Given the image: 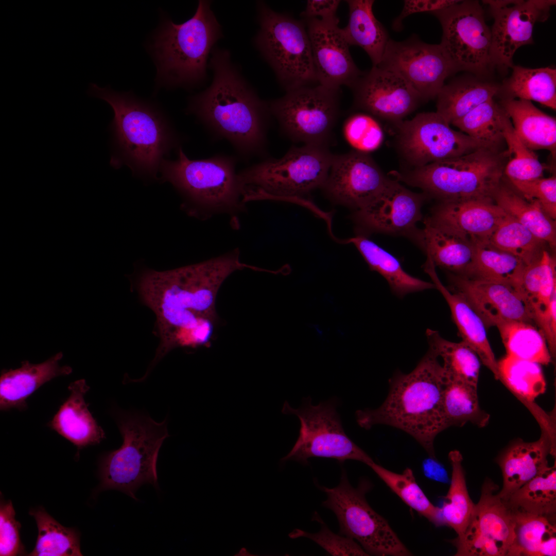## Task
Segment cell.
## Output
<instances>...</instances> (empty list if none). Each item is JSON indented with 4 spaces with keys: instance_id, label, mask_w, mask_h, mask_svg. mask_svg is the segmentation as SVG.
Listing matches in <instances>:
<instances>
[{
    "instance_id": "6da1fadb",
    "label": "cell",
    "mask_w": 556,
    "mask_h": 556,
    "mask_svg": "<svg viewBox=\"0 0 556 556\" xmlns=\"http://www.w3.org/2000/svg\"><path fill=\"white\" fill-rule=\"evenodd\" d=\"M209 64L212 83L191 98L188 111L214 138L228 141L241 157L264 156L271 115L267 102L244 79L227 50L213 48Z\"/></svg>"
},
{
    "instance_id": "7a4b0ae2",
    "label": "cell",
    "mask_w": 556,
    "mask_h": 556,
    "mask_svg": "<svg viewBox=\"0 0 556 556\" xmlns=\"http://www.w3.org/2000/svg\"><path fill=\"white\" fill-rule=\"evenodd\" d=\"M438 358L429 349L410 373L396 372L379 407L356 411L358 425L367 430L376 425L399 429L413 437L429 456L436 457L435 439L446 429L442 398L447 378Z\"/></svg>"
},
{
    "instance_id": "3957f363",
    "label": "cell",
    "mask_w": 556,
    "mask_h": 556,
    "mask_svg": "<svg viewBox=\"0 0 556 556\" xmlns=\"http://www.w3.org/2000/svg\"><path fill=\"white\" fill-rule=\"evenodd\" d=\"M245 265L235 251L171 270L150 271L139 283V292L155 314L158 325L177 328L204 318H217L218 290L233 272Z\"/></svg>"
},
{
    "instance_id": "277c9868",
    "label": "cell",
    "mask_w": 556,
    "mask_h": 556,
    "mask_svg": "<svg viewBox=\"0 0 556 556\" xmlns=\"http://www.w3.org/2000/svg\"><path fill=\"white\" fill-rule=\"evenodd\" d=\"M90 96L106 101L114 112L111 132L110 165H127L133 172L155 176L167 154L178 146L179 139L164 115L153 106L109 86L91 83Z\"/></svg>"
},
{
    "instance_id": "5b68a950",
    "label": "cell",
    "mask_w": 556,
    "mask_h": 556,
    "mask_svg": "<svg viewBox=\"0 0 556 556\" xmlns=\"http://www.w3.org/2000/svg\"><path fill=\"white\" fill-rule=\"evenodd\" d=\"M506 161L504 151L482 147L408 171L392 172V175L398 182L420 188L428 197L440 201H494Z\"/></svg>"
},
{
    "instance_id": "8992f818",
    "label": "cell",
    "mask_w": 556,
    "mask_h": 556,
    "mask_svg": "<svg viewBox=\"0 0 556 556\" xmlns=\"http://www.w3.org/2000/svg\"><path fill=\"white\" fill-rule=\"evenodd\" d=\"M116 418L123 443L101 457L99 489L118 490L137 500L135 494L141 485L158 486L156 464L161 445L169 436L167 421L157 422L134 412H117Z\"/></svg>"
},
{
    "instance_id": "52a82bcc",
    "label": "cell",
    "mask_w": 556,
    "mask_h": 556,
    "mask_svg": "<svg viewBox=\"0 0 556 556\" xmlns=\"http://www.w3.org/2000/svg\"><path fill=\"white\" fill-rule=\"evenodd\" d=\"M210 5L208 1H199L189 20L180 24L171 21L164 23L152 46L160 78L183 86L205 79L209 54L222 36Z\"/></svg>"
},
{
    "instance_id": "ba28073f",
    "label": "cell",
    "mask_w": 556,
    "mask_h": 556,
    "mask_svg": "<svg viewBox=\"0 0 556 556\" xmlns=\"http://www.w3.org/2000/svg\"><path fill=\"white\" fill-rule=\"evenodd\" d=\"M328 146L292 147L280 159L269 158L238 173L242 202L294 200L322 187L334 159Z\"/></svg>"
},
{
    "instance_id": "9c48e42d",
    "label": "cell",
    "mask_w": 556,
    "mask_h": 556,
    "mask_svg": "<svg viewBox=\"0 0 556 556\" xmlns=\"http://www.w3.org/2000/svg\"><path fill=\"white\" fill-rule=\"evenodd\" d=\"M259 29L255 44L287 91L318 83L304 22L257 3Z\"/></svg>"
},
{
    "instance_id": "30bf717a",
    "label": "cell",
    "mask_w": 556,
    "mask_h": 556,
    "mask_svg": "<svg viewBox=\"0 0 556 556\" xmlns=\"http://www.w3.org/2000/svg\"><path fill=\"white\" fill-rule=\"evenodd\" d=\"M175 161L164 159L160 170L190 200L214 211L239 210L243 204L242 188L235 168L236 159L218 154L190 160L182 148Z\"/></svg>"
},
{
    "instance_id": "8fae6325",
    "label": "cell",
    "mask_w": 556,
    "mask_h": 556,
    "mask_svg": "<svg viewBox=\"0 0 556 556\" xmlns=\"http://www.w3.org/2000/svg\"><path fill=\"white\" fill-rule=\"evenodd\" d=\"M370 488L364 480L354 488L343 470L337 486H320L327 495L322 506L336 515L339 534L358 543L369 555H412L388 522L368 503L365 494Z\"/></svg>"
},
{
    "instance_id": "7c38bea8",
    "label": "cell",
    "mask_w": 556,
    "mask_h": 556,
    "mask_svg": "<svg viewBox=\"0 0 556 556\" xmlns=\"http://www.w3.org/2000/svg\"><path fill=\"white\" fill-rule=\"evenodd\" d=\"M310 397L305 398L297 409L287 401L283 405L282 413L297 416L300 428L294 446L281 461L293 460L306 465L311 457L334 459L341 463L353 460L367 465L373 461L346 435L335 401L330 399L317 405H312Z\"/></svg>"
},
{
    "instance_id": "4fadbf2b",
    "label": "cell",
    "mask_w": 556,
    "mask_h": 556,
    "mask_svg": "<svg viewBox=\"0 0 556 556\" xmlns=\"http://www.w3.org/2000/svg\"><path fill=\"white\" fill-rule=\"evenodd\" d=\"M340 89L317 83L267 102L282 132L292 141L328 146L340 111Z\"/></svg>"
},
{
    "instance_id": "5bb4252c",
    "label": "cell",
    "mask_w": 556,
    "mask_h": 556,
    "mask_svg": "<svg viewBox=\"0 0 556 556\" xmlns=\"http://www.w3.org/2000/svg\"><path fill=\"white\" fill-rule=\"evenodd\" d=\"M442 29L440 44L455 72L466 71L483 75L492 68L491 29L478 1H460L446 9L431 13Z\"/></svg>"
},
{
    "instance_id": "9a60e30c",
    "label": "cell",
    "mask_w": 556,
    "mask_h": 556,
    "mask_svg": "<svg viewBox=\"0 0 556 556\" xmlns=\"http://www.w3.org/2000/svg\"><path fill=\"white\" fill-rule=\"evenodd\" d=\"M395 125L398 149L414 168L488 147L460 131L453 129L436 112L420 113Z\"/></svg>"
},
{
    "instance_id": "2e32d148",
    "label": "cell",
    "mask_w": 556,
    "mask_h": 556,
    "mask_svg": "<svg viewBox=\"0 0 556 556\" xmlns=\"http://www.w3.org/2000/svg\"><path fill=\"white\" fill-rule=\"evenodd\" d=\"M491 480L482 485L464 532L452 540L457 556H510L515 541L512 512Z\"/></svg>"
},
{
    "instance_id": "e0dca14e",
    "label": "cell",
    "mask_w": 556,
    "mask_h": 556,
    "mask_svg": "<svg viewBox=\"0 0 556 556\" xmlns=\"http://www.w3.org/2000/svg\"><path fill=\"white\" fill-rule=\"evenodd\" d=\"M404 78L423 101L436 98L447 77L456 73L441 45L412 35L402 41L390 39L377 65Z\"/></svg>"
},
{
    "instance_id": "ac0fdd59",
    "label": "cell",
    "mask_w": 556,
    "mask_h": 556,
    "mask_svg": "<svg viewBox=\"0 0 556 556\" xmlns=\"http://www.w3.org/2000/svg\"><path fill=\"white\" fill-rule=\"evenodd\" d=\"M489 5L494 23L491 29L492 67L514 65L513 58L520 47L533 44L534 26L546 21L553 0L482 1Z\"/></svg>"
},
{
    "instance_id": "d6986e66",
    "label": "cell",
    "mask_w": 556,
    "mask_h": 556,
    "mask_svg": "<svg viewBox=\"0 0 556 556\" xmlns=\"http://www.w3.org/2000/svg\"><path fill=\"white\" fill-rule=\"evenodd\" d=\"M350 88L355 108L395 125L404 120L423 101L401 76L378 66L363 72Z\"/></svg>"
},
{
    "instance_id": "ffe728a7",
    "label": "cell",
    "mask_w": 556,
    "mask_h": 556,
    "mask_svg": "<svg viewBox=\"0 0 556 556\" xmlns=\"http://www.w3.org/2000/svg\"><path fill=\"white\" fill-rule=\"evenodd\" d=\"M427 197L390 179L377 197L356 210L355 219L368 231L413 237L419 242L421 231L416 226L422 219L421 208Z\"/></svg>"
},
{
    "instance_id": "44dd1931",
    "label": "cell",
    "mask_w": 556,
    "mask_h": 556,
    "mask_svg": "<svg viewBox=\"0 0 556 556\" xmlns=\"http://www.w3.org/2000/svg\"><path fill=\"white\" fill-rule=\"evenodd\" d=\"M449 280L448 289L470 305L486 328L512 321L534 324L530 308L520 289L500 282L451 273Z\"/></svg>"
},
{
    "instance_id": "7402d4cb",
    "label": "cell",
    "mask_w": 556,
    "mask_h": 556,
    "mask_svg": "<svg viewBox=\"0 0 556 556\" xmlns=\"http://www.w3.org/2000/svg\"><path fill=\"white\" fill-rule=\"evenodd\" d=\"M389 180L368 153L353 150L334 155L322 188L334 202L356 210L377 197Z\"/></svg>"
},
{
    "instance_id": "603a6c76",
    "label": "cell",
    "mask_w": 556,
    "mask_h": 556,
    "mask_svg": "<svg viewBox=\"0 0 556 556\" xmlns=\"http://www.w3.org/2000/svg\"><path fill=\"white\" fill-rule=\"evenodd\" d=\"M309 36L317 83L333 89L350 88L363 72L356 65L339 21L303 20Z\"/></svg>"
},
{
    "instance_id": "cb8c5ba5",
    "label": "cell",
    "mask_w": 556,
    "mask_h": 556,
    "mask_svg": "<svg viewBox=\"0 0 556 556\" xmlns=\"http://www.w3.org/2000/svg\"><path fill=\"white\" fill-rule=\"evenodd\" d=\"M506 213L493 200H461L440 201L427 218L464 235L475 243L486 242Z\"/></svg>"
},
{
    "instance_id": "d4e9b609",
    "label": "cell",
    "mask_w": 556,
    "mask_h": 556,
    "mask_svg": "<svg viewBox=\"0 0 556 556\" xmlns=\"http://www.w3.org/2000/svg\"><path fill=\"white\" fill-rule=\"evenodd\" d=\"M549 454L555 457V445L544 428L535 441L519 439L511 443L498 460L503 478L499 496L506 500L522 485L549 469Z\"/></svg>"
},
{
    "instance_id": "484cf974",
    "label": "cell",
    "mask_w": 556,
    "mask_h": 556,
    "mask_svg": "<svg viewBox=\"0 0 556 556\" xmlns=\"http://www.w3.org/2000/svg\"><path fill=\"white\" fill-rule=\"evenodd\" d=\"M425 271L429 275L437 289L447 303L451 318L456 324L462 341L477 354L482 362L499 380L498 361L490 344L483 320L470 305L459 294L452 292L441 282L435 266L427 257Z\"/></svg>"
},
{
    "instance_id": "4316f807",
    "label": "cell",
    "mask_w": 556,
    "mask_h": 556,
    "mask_svg": "<svg viewBox=\"0 0 556 556\" xmlns=\"http://www.w3.org/2000/svg\"><path fill=\"white\" fill-rule=\"evenodd\" d=\"M63 354L59 352L40 363L27 360L15 369L3 370L0 377V409L12 408L24 410L27 407L28 397L45 383L53 378L72 372L68 366H60Z\"/></svg>"
},
{
    "instance_id": "83f0119b",
    "label": "cell",
    "mask_w": 556,
    "mask_h": 556,
    "mask_svg": "<svg viewBox=\"0 0 556 556\" xmlns=\"http://www.w3.org/2000/svg\"><path fill=\"white\" fill-rule=\"evenodd\" d=\"M84 379L72 383L70 394L60 406L48 426L70 441L78 450L99 443L105 433L88 409L84 395L89 390Z\"/></svg>"
},
{
    "instance_id": "f1b7e54d",
    "label": "cell",
    "mask_w": 556,
    "mask_h": 556,
    "mask_svg": "<svg viewBox=\"0 0 556 556\" xmlns=\"http://www.w3.org/2000/svg\"><path fill=\"white\" fill-rule=\"evenodd\" d=\"M420 244L434 265L450 273L468 276L474 258L475 242L466 236L431 223L426 218Z\"/></svg>"
},
{
    "instance_id": "f546056e",
    "label": "cell",
    "mask_w": 556,
    "mask_h": 556,
    "mask_svg": "<svg viewBox=\"0 0 556 556\" xmlns=\"http://www.w3.org/2000/svg\"><path fill=\"white\" fill-rule=\"evenodd\" d=\"M500 106L509 117L516 134L530 149H545L552 157L556 152V120L531 101L502 99Z\"/></svg>"
},
{
    "instance_id": "4dcf8cb0",
    "label": "cell",
    "mask_w": 556,
    "mask_h": 556,
    "mask_svg": "<svg viewBox=\"0 0 556 556\" xmlns=\"http://www.w3.org/2000/svg\"><path fill=\"white\" fill-rule=\"evenodd\" d=\"M499 87L474 77H457L445 84L438 94L436 112L452 125L480 104L494 98Z\"/></svg>"
},
{
    "instance_id": "1f68e13d",
    "label": "cell",
    "mask_w": 556,
    "mask_h": 556,
    "mask_svg": "<svg viewBox=\"0 0 556 556\" xmlns=\"http://www.w3.org/2000/svg\"><path fill=\"white\" fill-rule=\"evenodd\" d=\"M349 9L347 25L341 28L348 43L362 48L368 54L372 66L381 62L386 46L390 39L382 24L373 12V0H348Z\"/></svg>"
},
{
    "instance_id": "d6a6232c",
    "label": "cell",
    "mask_w": 556,
    "mask_h": 556,
    "mask_svg": "<svg viewBox=\"0 0 556 556\" xmlns=\"http://www.w3.org/2000/svg\"><path fill=\"white\" fill-rule=\"evenodd\" d=\"M368 264L370 269L380 274L397 297L435 288L433 283L413 276L403 268L397 258L363 235L350 239Z\"/></svg>"
},
{
    "instance_id": "836d02e7",
    "label": "cell",
    "mask_w": 556,
    "mask_h": 556,
    "mask_svg": "<svg viewBox=\"0 0 556 556\" xmlns=\"http://www.w3.org/2000/svg\"><path fill=\"white\" fill-rule=\"evenodd\" d=\"M510 76L500 85L502 99H520L538 102L556 109V69L531 68L514 65Z\"/></svg>"
},
{
    "instance_id": "e575fe53",
    "label": "cell",
    "mask_w": 556,
    "mask_h": 556,
    "mask_svg": "<svg viewBox=\"0 0 556 556\" xmlns=\"http://www.w3.org/2000/svg\"><path fill=\"white\" fill-rule=\"evenodd\" d=\"M511 511L515 541L510 556H555V521L543 516Z\"/></svg>"
},
{
    "instance_id": "d590c367",
    "label": "cell",
    "mask_w": 556,
    "mask_h": 556,
    "mask_svg": "<svg viewBox=\"0 0 556 556\" xmlns=\"http://www.w3.org/2000/svg\"><path fill=\"white\" fill-rule=\"evenodd\" d=\"M493 199L506 214L529 229L536 237L551 248L555 247V223L544 212L537 201L528 200L515 189L501 183Z\"/></svg>"
},
{
    "instance_id": "8d00e7d4",
    "label": "cell",
    "mask_w": 556,
    "mask_h": 556,
    "mask_svg": "<svg viewBox=\"0 0 556 556\" xmlns=\"http://www.w3.org/2000/svg\"><path fill=\"white\" fill-rule=\"evenodd\" d=\"M426 335L429 349L443 360L447 379L477 387L481 361L475 352L464 341L447 340L436 331L427 329Z\"/></svg>"
},
{
    "instance_id": "74e56055",
    "label": "cell",
    "mask_w": 556,
    "mask_h": 556,
    "mask_svg": "<svg viewBox=\"0 0 556 556\" xmlns=\"http://www.w3.org/2000/svg\"><path fill=\"white\" fill-rule=\"evenodd\" d=\"M442 413L445 428L462 427L471 423L478 427L486 426L490 414L479 405L477 387L447 379L442 398Z\"/></svg>"
},
{
    "instance_id": "f35d334b",
    "label": "cell",
    "mask_w": 556,
    "mask_h": 556,
    "mask_svg": "<svg viewBox=\"0 0 556 556\" xmlns=\"http://www.w3.org/2000/svg\"><path fill=\"white\" fill-rule=\"evenodd\" d=\"M475 246L473 264L466 276L500 282L520 289L527 266L522 260L493 247L489 241L477 242Z\"/></svg>"
},
{
    "instance_id": "ab89813d",
    "label": "cell",
    "mask_w": 556,
    "mask_h": 556,
    "mask_svg": "<svg viewBox=\"0 0 556 556\" xmlns=\"http://www.w3.org/2000/svg\"><path fill=\"white\" fill-rule=\"evenodd\" d=\"M448 459L451 467L450 483L446 501L439 507V514L441 526L452 528L460 536L470 521L475 503L467 490L461 453L457 450L450 451Z\"/></svg>"
},
{
    "instance_id": "60d3db41",
    "label": "cell",
    "mask_w": 556,
    "mask_h": 556,
    "mask_svg": "<svg viewBox=\"0 0 556 556\" xmlns=\"http://www.w3.org/2000/svg\"><path fill=\"white\" fill-rule=\"evenodd\" d=\"M556 464L522 485L505 500L512 510L555 521Z\"/></svg>"
},
{
    "instance_id": "b9f144b4",
    "label": "cell",
    "mask_w": 556,
    "mask_h": 556,
    "mask_svg": "<svg viewBox=\"0 0 556 556\" xmlns=\"http://www.w3.org/2000/svg\"><path fill=\"white\" fill-rule=\"evenodd\" d=\"M507 355L520 359L548 365L552 359L546 338L534 324L507 321L496 326Z\"/></svg>"
},
{
    "instance_id": "7bdbcfd3",
    "label": "cell",
    "mask_w": 556,
    "mask_h": 556,
    "mask_svg": "<svg viewBox=\"0 0 556 556\" xmlns=\"http://www.w3.org/2000/svg\"><path fill=\"white\" fill-rule=\"evenodd\" d=\"M555 273V259L545 250L541 257L527 266L524 271L520 288L530 308L534 323L556 294Z\"/></svg>"
},
{
    "instance_id": "ee69618b",
    "label": "cell",
    "mask_w": 556,
    "mask_h": 556,
    "mask_svg": "<svg viewBox=\"0 0 556 556\" xmlns=\"http://www.w3.org/2000/svg\"><path fill=\"white\" fill-rule=\"evenodd\" d=\"M498 367L499 380L525 405L545 393L546 382L540 364L506 355Z\"/></svg>"
},
{
    "instance_id": "f6af8a7d",
    "label": "cell",
    "mask_w": 556,
    "mask_h": 556,
    "mask_svg": "<svg viewBox=\"0 0 556 556\" xmlns=\"http://www.w3.org/2000/svg\"><path fill=\"white\" fill-rule=\"evenodd\" d=\"M29 514L35 519L38 535L31 556H80V536L77 531L64 527L41 508Z\"/></svg>"
},
{
    "instance_id": "bcb514c9",
    "label": "cell",
    "mask_w": 556,
    "mask_h": 556,
    "mask_svg": "<svg viewBox=\"0 0 556 556\" xmlns=\"http://www.w3.org/2000/svg\"><path fill=\"white\" fill-rule=\"evenodd\" d=\"M505 114L500 105L492 98L480 104L452 125L487 147L500 150V145L505 142L502 119Z\"/></svg>"
},
{
    "instance_id": "7dc6e473",
    "label": "cell",
    "mask_w": 556,
    "mask_h": 556,
    "mask_svg": "<svg viewBox=\"0 0 556 556\" xmlns=\"http://www.w3.org/2000/svg\"><path fill=\"white\" fill-rule=\"evenodd\" d=\"M368 465L384 482L407 506L437 527L441 526L439 507L427 498L416 481L412 470L407 467L395 473L374 461Z\"/></svg>"
},
{
    "instance_id": "c3c4849f",
    "label": "cell",
    "mask_w": 556,
    "mask_h": 556,
    "mask_svg": "<svg viewBox=\"0 0 556 556\" xmlns=\"http://www.w3.org/2000/svg\"><path fill=\"white\" fill-rule=\"evenodd\" d=\"M489 242L519 258L527 266L541 257L546 244L507 214L491 236Z\"/></svg>"
},
{
    "instance_id": "681fc988",
    "label": "cell",
    "mask_w": 556,
    "mask_h": 556,
    "mask_svg": "<svg viewBox=\"0 0 556 556\" xmlns=\"http://www.w3.org/2000/svg\"><path fill=\"white\" fill-rule=\"evenodd\" d=\"M502 132L507 149L504 153L506 163L504 173L510 181H526L543 177L546 166L534 151L520 140L506 113L502 119Z\"/></svg>"
},
{
    "instance_id": "f907efd6",
    "label": "cell",
    "mask_w": 556,
    "mask_h": 556,
    "mask_svg": "<svg viewBox=\"0 0 556 556\" xmlns=\"http://www.w3.org/2000/svg\"><path fill=\"white\" fill-rule=\"evenodd\" d=\"M343 132L355 150L366 153L378 148L384 138L379 122L366 113H357L349 117L344 123Z\"/></svg>"
},
{
    "instance_id": "816d5d0a",
    "label": "cell",
    "mask_w": 556,
    "mask_h": 556,
    "mask_svg": "<svg viewBox=\"0 0 556 556\" xmlns=\"http://www.w3.org/2000/svg\"><path fill=\"white\" fill-rule=\"evenodd\" d=\"M313 518L321 524L319 532L312 533L296 529L289 533V536L292 538H309L332 555H369L353 539L331 531L317 513H315Z\"/></svg>"
},
{
    "instance_id": "f5cc1de1",
    "label": "cell",
    "mask_w": 556,
    "mask_h": 556,
    "mask_svg": "<svg viewBox=\"0 0 556 556\" xmlns=\"http://www.w3.org/2000/svg\"><path fill=\"white\" fill-rule=\"evenodd\" d=\"M524 198L537 201L544 212L552 220L556 218V177L538 178L526 181H510Z\"/></svg>"
},
{
    "instance_id": "db71d44e",
    "label": "cell",
    "mask_w": 556,
    "mask_h": 556,
    "mask_svg": "<svg viewBox=\"0 0 556 556\" xmlns=\"http://www.w3.org/2000/svg\"><path fill=\"white\" fill-rule=\"evenodd\" d=\"M15 512L11 501H1L0 555L15 556L25 552L20 538L21 524L15 519Z\"/></svg>"
},
{
    "instance_id": "11a10c76",
    "label": "cell",
    "mask_w": 556,
    "mask_h": 556,
    "mask_svg": "<svg viewBox=\"0 0 556 556\" xmlns=\"http://www.w3.org/2000/svg\"><path fill=\"white\" fill-rule=\"evenodd\" d=\"M460 2V1L457 0L404 1L402 11L393 21L392 27L396 31H401L403 28V21L409 15L422 12L431 14L435 11L446 9Z\"/></svg>"
},
{
    "instance_id": "9f6ffc18",
    "label": "cell",
    "mask_w": 556,
    "mask_h": 556,
    "mask_svg": "<svg viewBox=\"0 0 556 556\" xmlns=\"http://www.w3.org/2000/svg\"><path fill=\"white\" fill-rule=\"evenodd\" d=\"M339 0H308L301 13L303 20L319 19L324 21H339L336 12Z\"/></svg>"
},
{
    "instance_id": "6f0895ef",
    "label": "cell",
    "mask_w": 556,
    "mask_h": 556,
    "mask_svg": "<svg viewBox=\"0 0 556 556\" xmlns=\"http://www.w3.org/2000/svg\"><path fill=\"white\" fill-rule=\"evenodd\" d=\"M422 467L424 475L428 478L441 482L447 479L446 471L436 457L429 456L425 459Z\"/></svg>"
}]
</instances>
